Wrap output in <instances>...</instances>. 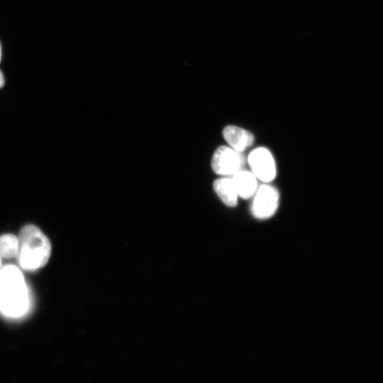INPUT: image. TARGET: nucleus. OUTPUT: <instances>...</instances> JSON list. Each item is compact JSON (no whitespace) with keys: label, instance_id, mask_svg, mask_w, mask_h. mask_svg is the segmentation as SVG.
<instances>
[{"label":"nucleus","instance_id":"1","mask_svg":"<svg viewBox=\"0 0 383 383\" xmlns=\"http://www.w3.org/2000/svg\"><path fill=\"white\" fill-rule=\"evenodd\" d=\"M28 306V295L21 272L14 265L0 269V310L6 316H22Z\"/></svg>","mask_w":383,"mask_h":383},{"label":"nucleus","instance_id":"2","mask_svg":"<svg viewBox=\"0 0 383 383\" xmlns=\"http://www.w3.org/2000/svg\"><path fill=\"white\" fill-rule=\"evenodd\" d=\"M17 258L21 267L34 270L43 267L51 253V245L46 235L35 226L29 224L19 233Z\"/></svg>","mask_w":383,"mask_h":383},{"label":"nucleus","instance_id":"6","mask_svg":"<svg viewBox=\"0 0 383 383\" xmlns=\"http://www.w3.org/2000/svg\"><path fill=\"white\" fill-rule=\"evenodd\" d=\"M226 141L235 150L243 152L255 141L254 135L248 131L235 126H228L223 130Z\"/></svg>","mask_w":383,"mask_h":383},{"label":"nucleus","instance_id":"7","mask_svg":"<svg viewBox=\"0 0 383 383\" xmlns=\"http://www.w3.org/2000/svg\"><path fill=\"white\" fill-rule=\"evenodd\" d=\"M231 178L239 197L247 199L254 196L258 188L257 179L251 171L242 170Z\"/></svg>","mask_w":383,"mask_h":383},{"label":"nucleus","instance_id":"5","mask_svg":"<svg viewBox=\"0 0 383 383\" xmlns=\"http://www.w3.org/2000/svg\"><path fill=\"white\" fill-rule=\"evenodd\" d=\"M247 162L257 179L268 183L276 177L277 167L272 152L266 148L259 147L250 152Z\"/></svg>","mask_w":383,"mask_h":383},{"label":"nucleus","instance_id":"11","mask_svg":"<svg viewBox=\"0 0 383 383\" xmlns=\"http://www.w3.org/2000/svg\"><path fill=\"white\" fill-rule=\"evenodd\" d=\"M1 46L0 43V62H1Z\"/></svg>","mask_w":383,"mask_h":383},{"label":"nucleus","instance_id":"10","mask_svg":"<svg viewBox=\"0 0 383 383\" xmlns=\"http://www.w3.org/2000/svg\"><path fill=\"white\" fill-rule=\"evenodd\" d=\"M4 85V77L1 71L0 70V89L3 87Z\"/></svg>","mask_w":383,"mask_h":383},{"label":"nucleus","instance_id":"8","mask_svg":"<svg viewBox=\"0 0 383 383\" xmlns=\"http://www.w3.org/2000/svg\"><path fill=\"white\" fill-rule=\"evenodd\" d=\"M213 189L220 199L228 206L238 204V194L231 177H222L213 182Z\"/></svg>","mask_w":383,"mask_h":383},{"label":"nucleus","instance_id":"3","mask_svg":"<svg viewBox=\"0 0 383 383\" xmlns=\"http://www.w3.org/2000/svg\"><path fill=\"white\" fill-rule=\"evenodd\" d=\"M246 159L243 152H238L229 146H220L214 152L211 159L213 171L223 177H232L244 170Z\"/></svg>","mask_w":383,"mask_h":383},{"label":"nucleus","instance_id":"9","mask_svg":"<svg viewBox=\"0 0 383 383\" xmlns=\"http://www.w3.org/2000/svg\"><path fill=\"white\" fill-rule=\"evenodd\" d=\"M18 240L12 234H4L0 236V257L11 258L17 256Z\"/></svg>","mask_w":383,"mask_h":383},{"label":"nucleus","instance_id":"12","mask_svg":"<svg viewBox=\"0 0 383 383\" xmlns=\"http://www.w3.org/2000/svg\"><path fill=\"white\" fill-rule=\"evenodd\" d=\"M1 257H0V269H1Z\"/></svg>","mask_w":383,"mask_h":383},{"label":"nucleus","instance_id":"4","mask_svg":"<svg viewBox=\"0 0 383 383\" xmlns=\"http://www.w3.org/2000/svg\"><path fill=\"white\" fill-rule=\"evenodd\" d=\"M251 212L258 219H267L272 216L279 205V192L277 189L268 184H262L254 194Z\"/></svg>","mask_w":383,"mask_h":383}]
</instances>
